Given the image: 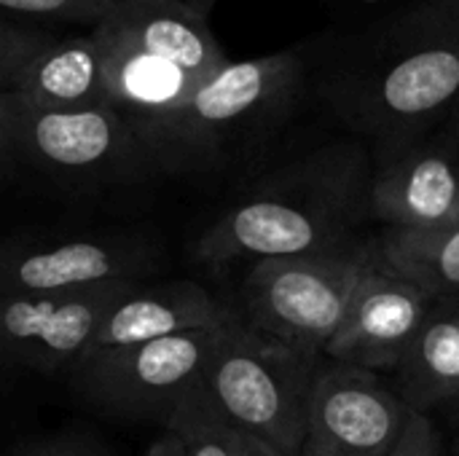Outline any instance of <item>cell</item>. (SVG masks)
I'll use <instances>...</instances> for the list:
<instances>
[{"mask_svg":"<svg viewBox=\"0 0 459 456\" xmlns=\"http://www.w3.org/2000/svg\"><path fill=\"white\" fill-rule=\"evenodd\" d=\"M317 97L390 148L444 126L459 105V0H409L299 46Z\"/></svg>","mask_w":459,"mask_h":456,"instance_id":"1","label":"cell"},{"mask_svg":"<svg viewBox=\"0 0 459 456\" xmlns=\"http://www.w3.org/2000/svg\"><path fill=\"white\" fill-rule=\"evenodd\" d=\"M371 164L358 142L293 159L250 185L196 245L210 266L355 250L352 228L371 210Z\"/></svg>","mask_w":459,"mask_h":456,"instance_id":"2","label":"cell"},{"mask_svg":"<svg viewBox=\"0 0 459 456\" xmlns=\"http://www.w3.org/2000/svg\"><path fill=\"white\" fill-rule=\"evenodd\" d=\"M309 86L299 48L229 62L175 113L134 129L153 172L212 175L255 156Z\"/></svg>","mask_w":459,"mask_h":456,"instance_id":"3","label":"cell"},{"mask_svg":"<svg viewBox=\"0 0 459 456\" xmlns=\"http://www.w3.org/2000/svg\"><path fill=\"white\" fill-rule=\"evenodd\" d=\"M0 156L5 172L62 188H105L156 175L140 137L110 105L43 108L0 94Z\"/></svg>","mask_w":459,"mask_h":456,"instance_id":"4","label":"cell"},{"mask_svg":"<svg viewBox=\"0 0 459 456\" xmlns=\"http://www.w3.org/2000/svg\"><path fill=\"white\" fill-rule=\"evenodd\" d=\"M320 368V357H309L231 314L204 371V384L239 433L288 456H301Z\"/></svg>","mask_w":459,"mask_h":456,"instance_id":"5","label":"cell"},{"mask_svg":"<svg viewBox=\"0 0 459 456\" xmlns=\"http://www.w3.org/2000/svg\"><path fill=\"white\" fill-rule=\"evenodd\" d=\"M377 250L258 261L245 277V323L309 355L325 357Z\"/></svg>","mask_w":459,"mask_h":456,"instance_id":"6","label":"cell"},{"mask_svg":"<svg viewBox=\"0 0 459 456\" xmlns=\"http://www.w3.org/2000/svg\"><path fill=\"white\" fill-rule=\"evenodd\" d=\"M229 317L202 331L94 352L73 371V382L89 403L108 414L161 417L167 422L188 390L204 379Z\"/></svg>","mask_w":459,"mask_h":456,"instance_id":"7","label":"cell"},{"mask_svg":"<svg viewBox=\"0 0 459 456\" xmlns=\"http://www.w3.org/2000/svg\"><path fill=\"white\" fill-rule=\"evenodd\" d=\"M134 285L110 282L81 290L3 296L0 339L5 360L46 374H73L94 355L110 309Z\"/></svg>","mask_w":459,"mask_h":456,"instance_id":"8","label":"cell"},{"mask_svg":"<svg viewBox=\"0 0 459 456\" xmlns=\"http://www.w3.org/2000/svg\"><path fill=\"white\" fill-rule=\"evenodd\" d=\"M159 261L145 237L91 231L59 237H22L3 247V296L59 293L110 282H140Z\"/></svg>","mask_w":459,"mask_h":456,"instance_id":"9","label":"cell"},{"mask_svg":"<svg viewBox=\"0 0 459 456\" xmlns=\"http://www.w3.org/2000/svg\"><path fill=\"white\" fill-rule=\"evenodd\" d=\"M417 411L374 371L320 368L301 456H390Z\"/></svg>","mask_w":459,"mask_h":456,"instance_id":"10","label":"cell"},{"mask_svg":"<svg viewBox=\"0 0 459 456\" xmlns=\"http://www.w3.org/2000/svg\"><path fill=\"white\" fill-rule=\"evenodd\" d=\"M371 212L390 231H433L459 220V140L446 124L379 151Z\"/></svg>","mask_w":459,"mask_h":456,"instance_id":"11","label":"cell"},{"mask_svg":"<svg viewBox=\"0 0 459 456\" xmlns=\"http://www.w3.org/2000/svg\"><path fill=\"white\" fill-rule=\"evenodd\" d=\"M0 94H16L43 108L108 105L105 59L89 35H54L16 24L0 27Z\"/></svg>","mask_w":459,"mask_h":456,"instance_id":"12","label":"cell"},{"mask_svg":"<svg viewBox=\"0 0 459 456\" xmlns=\"http://www.w3.org/2000/svg\"><path fill=\"white\" fill-rule=\"evenodd\" d=\"M433 309L436 298L390 269L377 253L325 357L339 366L395 374Z\"/></svg>","mask_w":459,"mask_h":456,"instance_id":"13","label":"cell"},{"mask_svg":"<svg viewBox=\"0 0 459 456\" xmlns=\"http://www.w3.org/2000/svg\"><path fill=\"white\" fill-rule=\"evenodd\" d=\"M91 35L161 56L204 81L229 65L207 16L188 0H121Z\"/></svg>","mask_w":459,"mask_h":456,"instance_id":"14","label":"cell"},{"mask_svg":"<svg viewBox=\"0 0 459 456\" xmlns=\"http://www.w3.org/2000/svg\"><path fill=\"white\" fill-rule=\"evenodd\" d=\"M226 314L229 312H223L212 296L191 280H143L110 309L94 352H110L202 331L218 325Z\"/></svg>","mask_w":459,"mask_h":456,"instance_id":"15","label":"cell"},{"mask_svg":"<svg viewBox=\"0 0 459 456\" xmlns=\"http://www.w3.org/2000/svg\"><path fill=\"white\" fill-rule=\"evenodd\" d=\"M395 376L417 414L459 400V301L433 309Z\"/></svg>","mask_w":459,"mask_h":456,"instance_id":"16","label":"cell"},{"mask_svg":"<svg viewBox=\"0 0 459 456\" xmlns=\"http://www.w3.org/2000/svg\"><path fill=\"white\" fill-rule=\"evenodd\" d=\"M377 253L436 301H459V220L433 231H387Z\"/></svg>","mask_w":459,"mask_h":456,"instance_id":"17","label":"cell"},{"mask_svg":"<svg viewBox=\"0 0 459 456\" xmlns=\"http://www.w3.org/2000/svg\"><path fill=\"white\" fill-rule=\"evenodd\" d=\"M167 430L183 441L186 456H245V435L221 414L204 379L175 406Z\"/></svg>","mask_w":459,"mask_h":456,"instance_id":"18","label":"cell"},{"mask_svg":"<svg viewBox=\"0 0 459 456\" xmlns=\"http://www.w3.org/2000/svg\"><path fill=\"white\" fill-rule=\"evenodd\" d=\"M121 0H0L8 13H22L32 19H59L89 24L91 30L102 24Z\"/></svg>","mask_w":459,"mask_h":456,"instance_id":"19","label":"cell"},{"mask_svg":"<svg viewBox=\"0 0 459 456\" xmlns=\"http://www.w3.org/2000/svg\"><path fill=\"white\" fill-rule=\"evenodd\" d=\"M390 456H441V435L428 414H414L406 435Z\"/></svg>","mask_w":459,"mask_h":456,"instance_id":"20","label":"cell"},{"mask_svg":"<svg viewBox=\"0 0 459 456\" xmlns=\"http://www.w3.org/2000/svg\"><path fill=\"white\" fill-rule=\"evenodd\" d=\"M13 456H108L100 446L83 441V438H73V435H54V438H43V441H32L27 446H22Z\"/></svg>","mask_w":459,"mask_h":456,"instance_id":"21","label":"cell"},{"mask_svg":"<svg viewBox=\"0 0 459 456\" xmlns=\"http://www.w3.org/2000/svg\"><path fill=\"white\" fill-rule=\"evenodd\" d=\"M145 456H186V449H183V441L172 430H167L161 438H156L151 443V449L145 452Z\"/></svg>","mask_w":459,"mask_h":456,"instance_id":"22","label":"cell"},{"mask_svg":"<svg viewBox=\"0 0 459 456\" xmlns=\"http://www.w3.org/2000/svg\"><path fill=\"white\" fill-rule=\"evenodd\" d=\"M245 435V433H242ZM245 456H288L285 452L274 449L272 443L261 441V438H253V435H245Z\"/></svg>","mask_w":459,"mask_h":456,"instance_id":"23","label":"cell"},{"mask_svg":"<svg viewBox=\"0 0 459 456\" xmlns=\"http://www.w3.org/2000/svg\"><path fill=\"white\" fill-rule=\"evenodd\" d=\"M188 3H191L199 13H204V16H207V11L212 8V3H215V0H188Z\"/></svg>","mask_w":459,"mask_h":456,"instance_id":"24","label":"cell"},{"mask_svg":"<svg viewBox=\"0 0 459 456\" xmlns=\"http://www.w3.org/2000/svg\"><path fill=\"white\" fill-rule=\"evenodd\" d=\"M446 126H449V129L455 132V137H457V140H459V105H457V110L452 113V118L446 121Z\"/></svg>","mask_w":459,"mask_h":456,"instance_id":"25","label":"cell"},{"mask_svg":"<svg viewBox=\"0 0 459 456\" xmlns=\"http://www.w3.org/2000/svg\"><path fill=\"white\" fill-rule=\"evenodd\" d=\"M455 456H459V433H457V443H455Z\"/></svg>","mask_w":459,"mask_h":456,"instance_id":"26","label":"cell"}]
</instances>
